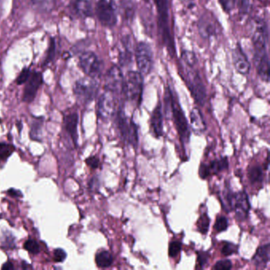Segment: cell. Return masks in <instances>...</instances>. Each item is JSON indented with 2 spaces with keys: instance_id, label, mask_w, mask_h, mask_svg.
<instances>
[{
  "instance_id": "cell-1",
  "label": "cell",
  "mask_w": 270,
  "mask_h": 270,
  "mask_svg": "<svg viewBox=\"0 0 270 270\" xmlns=\"http://www.w3.org/2000/svg\"><path fill=\"white\" fill-rule=\"evenodd\" d=\"M158 15V30L163 46L171 57L176 55L175 46L170 25L168 0H154Z\"/></svg>"
},
{
  "instance_id": "cell-2",
  "label": "cell",
  "mask_w": 270,
  "mask_h": 270,
  "mask_svg": "<svg viewBox=\"0 0 270 270\" xmlns=\"http://www.w3.org/2000/svg\"><path fill=\"white\" fill-rule=\"evenodd\" d=\"M183 69L184 71L185 81L193 99L196 104L203 106L207 98V92L198 71L195 69V66L185 64H183Z\"/></svg>"
},
{
  "instance_id": "cell-3",
  "label": "cell",
  "mask_w": 270,
  "mask_h": 270,
  "mask_svg": "<svg viewBox=\"0 0 270 270\" xmlns=\"http://www.w3.org/2000/svg\"><path fill=\"white\" fill-rule=\"evenodd\" d=\"M144 89V76L135 71H129L124 77L122 93L125 99L140 105Z\"/></svg>"
},
{
  "instance_id": "cell-4",
  "label": "cell",
  "mask_w": 270,
  "mask_h": 270,
  "mask_svg": "<svg viewBox=\"0 0 270 270\" xmlns=\"http://www.w3.org/2000/svg\"><path fill=\"white\" fill-rule=\"evenodd\" d=\"M225 210L235 212V217L238 220L242 221L246 219L251 210V204L248 194L244 191L232 193L226 190L224 193Z\"/></svg>"
},
{
  "instance_id": "cell-5",
  "label": "cell",
  "mask_w": 270,
  "mask_h": 270,
  "mask_svg": "<svg viewBox=\"0 0 270 270\" xmlns=\"http://www.w3.org/2000/svg\"><path fill=\"white\" fill-rule=\"evenodd\" d=\"M170 109L171 110L176 129H177V133H178L180 140H181L182 144L185 145L190 141V128L188 125L186 115H185L181 105L179 103L177 95L173 93L171 89H170Z\"/></svg>"
},
{
  "instance_id": "cell-6",
  "label": "cell",
  "mask_w": 270,
  "mask_h": 270,
  "mask_svg": "<svg viewBox=\"0 0 270 270\" xmlns=\"http://www.w3.org/2000/svg\"><path fill=\"white\" fill-rule=\"evenodd\" d=\"M118 125L120 133L125 142L128 143L136 148L138 146V128L132 119L127 118L122 106L118 109Z\"/></svg>"
},
{
  "instance_id": "cell-7",
  "label": "cell",
  "mask_w": 270,
  "mask_h": 270,
  "mask_svg": "<svg viewBox=\"0 0 270 270\" xmlns=\"http://www.w3.org/2000/svg\"><path fill=\"white\" fill-rule=\"evenodd\" d=\"M96 15L103 27H112L118 22V9L114 0H98L96 4Z\"/></svg>"
},
{
  "instance_id": "cell-8",
  "label": "cell",
  "mask_w": 270,
  "mask_h": 270,
  "mask_svg": "<svg viewBox=\"0 0 270 270\" xmlns=\"http://www.w3.org/2000/svg\"><path fill=\"white\" fill-rule=\"evenodd\" d=\"M135 59L140 73L142 74L143 76L151 73L154 64V59L152 49L149 44L141 41L137 44Z\"/></svg>"
},
{
  "instance_id": "cell-9",
  "label": "cell",
  "mask_w": 270,
  "mask_h": 270,
  "mask_svg": "<svg viewBox=\"0 0 270 270\" xmlns=\"http://www.w3.org/2000/svg\"><path fill=\"white\" fill-rule=\"evenodd\" d=\"M98 92V83L96 79L88 76L76 81L74 86V92L78 99L86 103L93 101Z\"/></svg>"
},
{
  "instance_id": "cell-10",
  "label": "cell",
  "mask_w": 270,
  "mask_h": 270,
  "mask_svg": "<svg viewBox=\"0 0 270 270\" xmlns=\"http://www.w3.org/2000/svg\"><path fill=\"white\" fill-rule=\"evenodd\" d=\"M79 64L80 69L88 77L97 79L102 73V63L93 52H85L79 56Z\"/></svg>"
},
{
  "instance_id": "cell-11",
  "label": "cell",
  "mask_w": 270,
  "mask_h": 270,
  "mask_svg": "<svg viewBox=\"0 0 270 270\" xmlns=\"http://www.w3.org/2000/svg\"><path fill=\"white\" fill-rule=\"evenodd\" d=\"M268 37V29H267L266 23L263 20H260L257 22L256 28H255V31L252 37L253 44L255 49V56L267 53Z\"/></svg>"
},
{
  "instance_id": "cell-12",
  "label": "cell",
  "mask_w": 270,
  "mask_h": 270,
  "mask_svg": "<svg viewBox=\"0 0 270 270\" xmlns=\"http://www.w3.org/2000/svg\"><path fill=\"white\" fill-rule=\"evenodd\" d=\"M124 77L121 69L118 65H114L108 71L105 76V89L112 93H122Z\"/></svg>"
},
{
  "instance_id": "cell-13",
  "label": "cell",
  "mask_w": 270,
  "mask_h": 270,
  "mask_svg": "<svg viewBox=\"0 0 270 270\" xmlns=\"http://www.w3.org/2000/svg\"><path fill=\"white\" fill-rule=\"evenodd\" d=\"M116 94L105 89L98 101V114L102 119H109L116 109Z\"/></svg>"
},
{
  "instance_id": "cell-14",
  "label": "cell",
  "mask_w": 270,
  "mask_h": 270,
  "mask_svg": "<svg viewBox=\"0 0 270 270\" xmlns=\"http://www.w3.org/2000/svg\"><path fill=\"white\" fill-rule=\"evenodd\" d=\"M42 83V74L38 72H32L30 78L26 83L27 85H26L24 93H23V102H27V103L33 102Z\"/></svg>"
},
{
  "instance_id": "cell-15",
  "label": "cell",
  "mask_w": 270,
  "mask_h": 270,
  "mask_svg": "<svg viewBox=\"0 0 270 270\" xmlns=\"http://www.w3.org/2000/svg\"><path fill=\"white\" fill-rule=\"evenodd\" d=\"M229 166L228 160L227 157L218 159V160H213L209 164H205L202 163L199 170V175L202 179H206L211 174H219L220 172L227 170Z\"/></svg>"
},
{
  "instance_id": "cell-16",
  "label": "cell",
  "mask_w": 270,
  "mask_h": 270,
  "mask_svg": "<svg viewBox=\"0 0 270 270\" xmlns=\"http://www.w3.org/2000/svg\"><path fill=\"white\" fill-rule=\"evenodd\" d=\"M234 66L239 73L248 75L251 70V63L240 44H238L232 52Z\"/></svg>"
},
{
  "instance_id": "cell-17",
  "label": "cell",
  "mask_w": 270,
  "mask_h": 270,
  "mask_svg": "<svg viewBox=\"0 0 270 270\" xmlns=\"http://www.w3.org/2000/svg\"><path fill=\"white\" fill-rule=\"evenodd\" d=\"M198 29L200 35L205 38H210L217 34L218 27L216 20L207 13L200 18Z\"/></svg>"
},
{
  "instance_id": "cell-18",
  "label": "cell",
  "mask_w": 270,
  "mask_h": 270,
  "mask_svg": "<svg viewBox=\"0 0 270 270\" xmlns=\"http://www.w3.org/2000/svg\"><path fill=\"white\" fill-rule=\"evenodd\" d=\"M132 39L125 36L121 40V49L119 53V64L121 67H127L132 61Z\"/></svg>"
},
{
  "instance_id": "cell-19",
  "label": "cell",
  "mask_w": 270,
  "mask_h": 270,
  "mask_svg": "<svg viewBox=\"0 0 270 270\" xmlns=\"http://www.w3.org/2000/svg\"><path fill=\"white\" fill-rule=\"evenodd\" d=\"M255 63L259 77L268 83L269 79V60L268 53L255 56Z\"/></svg>"
},
{
  "instance_id": "cell-20",
  "label": "cell",
  "mask_w": 270,
  "mask_h": 270,
  "mask_svg": "<svg viewBox=\"0 0 270 270\" xmlns=\"http://www.w3.org/2000/svg\"><path fill=\"white\" fill-rule=\"evenodd\" d=\"M151 126L153 133L156 138H160L163 134V116L161 104H159L151 114Z\"/></svg>"
},
{
  "instance_id": "cell-21",
  "label": "cell",
  "mask_w": 270,
  "mask_h": 270,
  "mask_svg": "<svg viewBox=\"0 0 270 270\" xmlns=\"http://www.w3.org/2000/svg\"><path fill=\"white\" fill-rule=\"evenodd\" d=\"M72 10L80 18H89L93 16V7L88 0H75L72 4Z\"/></svg>"
},
{
  "instance_id": "cell-22",
  "label": "cell",
  "mask_w": 270,
  "mask_h": 270,
  "mask_svg": "<svg viewBox=\"0 0 270 270\" xmlns=\"http://www.w3.org/2000/svg\"><path fill=\"white\" fill-rule=\"evenodd\" d=\"M270 243L261 245L253 257L252 261L258 268H264L269 261Z\"/></svg>"
},
{
  "instance_id": "cell-23",
  "label": "cell",
  "mask_w": 270,
  "mask_h": 270,
  "mask_svg": "<svg viewBox=\"0 0 270 270\" xmlns=\"http://www.w3.org/2000/svg\"><path fill=\"white\" fill-rule=\"evenodd\" d=\"M78 122H79V117L78 114H72L68 115L66 118H64V125L65 128L67 130V132H69V135L72 138L75 145H77L78 142V133H77V127Z\"/></svg>"
},
{
  "instance_id": "cell-24",
  "label": "cell",
  "mask_w": 270,
  "mask_h": 270,
  "mask_svg": "<svg viewBox=\"0 0 270 270\" xmlns=\"http://www.w3.org/2000/svg\"><path fill=\"white\" fill-rule=\"evenodd\" d=\"M191 125L195 132H203L206 130V125L201 112L197 108H194L190 112Z\"/></svg>"
},
{
  "instance_id": "cell-25",
  "label": "cell",
  "mask_w": 270,
  "mask_h": 270,
  "mask_svg": "<svg viewBox=\"0 0 270 270\" xmlns=\"http://www.w3.org/2000/svg\"><path fill=\"white\" fill-rule=\"evenodd\" d=\"M95 261L99 268H109L112 265L114 258L109 251H102L97 254Z\"/></svg>"
},
{
  "instance_id": "cell-26",
  "label": "cell",
  "mask_w": 270,
  "mask_h": 270,
  "mask_svg": "<svg viewBox=\"0 0 270 270\" xmlns=\"http://www.w3.org/2000/svg\"><path fill=\"white\" fill-rule=\"evenodd\" d=\"M248 178L251 184H258L263 180V169L261 166L255 165L248 169Z\"/></svg>"
},
{
  "instance_id": "cell-27",
  "label": "cell",
  "mask_w": 270,
  "mask_h": 270,
  "mask_svg": "<svg viewBox=\"0 0 270 270\" xmlns=\"http://www.w3.org/2000/svg\"><path fill=\"white\" fill-rule=\"evenodd\" d=\"M209 225H210V219H209L207 213L206 212L202 213L199 217L198 220H197V223H196L199 232L202 235H206L209 232Z\"/></svg>"
},
{
  "instance_id": "cell-28",
  "label": "cell",
  "mask_w": 270,
  "mask_h": 270,
  "mask_svg": "<svg viewBox=\"0 0 270 270\" xmlns=\"http://www.w3.org/2000/svg\"><path fill=\"white\" fill-rule=\"evenodd\" d=\"M55 56H56V41H55L54 38L51 37L49 40V48L47 49V53H46V56L43 65L47 66L49 63L53 61Z\"/></svg>"
},
{
  "instance_id": "cell-29",
  "label": "cell",
  "mask_w": 270,
  "mask_h": 270,
  "mask_svg": "<svg viewBox=\"0 0 270 270\" xmlns=\"http://www.w3.org/2000/svg\"><path fill=\"white\" fill-rule=\"evenodd\" d=\"M14 151V146L7 144V143H0V160H7Z\"/></svg>"
},
{
  "instance_id": "cell-30",
  "label": "cell",
  "mask_w": 270,
  "mask_h": 270,
  "mask_svg": "<svg viewBox=\"0 0 270 270\" xmlns=\"http://www.w3.org/2000/svg\"><path fill=\"white\" fill-rule=\"evenodd\" d=\"M239 251V246L232 243V242H226L221 248V253L225 257L231 256V255L237 254Z\"/></svg>"
},
{
  "instance_id": "cell-31",
  "label": "cell",
  "mask_w": 270,
  "mask_h": 270,
  "mask_svg": "<svg viewBox=\"0 0 270 270\" xmlns=\"http://www.w3.org/2000/svg\"><path fill=\"white\" fill-rule=\"evenodd\" d=\"M41 127H42V121H34L33 125H32L31 132H30V137H31L32 140H34V141L40 140Z\"/></svg>"
},
{
  "instance_id": "cell-32",
  "label": "cell",
  "mask_w": 270,
  "mask_h": 270,
  "mask_svg": "<svg viewBox=\"0 0 270 270\" xmlns=\"http://www.w3.org/2000/svg\"><path fill=\"white\" fill-rule=\"evenodd\" d=\"M228 228V219L225 216H220L216 219L214 229L217 233L224 232Z\"/></svg>"
},
{
  "instance_id": "cell-33",
  "label": "cell",
  "mask_w": 270,
  "mask_h": 270,
  "mask_svg": "<svg viewBox=\"0 0 270 270\" xmlns=\"http://www.w3.org/2000/svg\"><path fill=\"white\" fill-rule=\"evenodd\" d=\"M25 250H27L30 254L37 255L40 252V245L37 241L34 239H29L24 244Z\"/></svg>"
},
{
  "instance_id": "cell-34",
  "label": "cell",
  "mask_w": 270,
  "mask_h": 270,
  "mask_svg": "<svg viewBox=\"0 0 270 270\" xmlns=\"http://www.w3.org/2000/svg\"><path fill=\"white\" fill-rule=\"evenodd\" d=\"M182 251V243L179 241H173L169 245V256L175 258Z\"/></svg>"
},
{
  "instance_id": "cell-35",
  "label": "cell",
  "mask_w": 270,
  "mask_h": 270,
  "mask_svg": "<svg viewBox=\"0 0 270 270\" xmlns=\"http://www.w3.org/2000/svg\"><path fill=\"white\" fill-rule=\"evenodd\" d=\"M32 72L28 68H25L22 69L18 77L16 79V83L18 85H23L27 83L29 78H30V75H31Z\"/></svg>"
},
{
  "instance_id": "cell-36",
  "label": "cell",
  "mask_w": 270,
  "mask_h": 270,
  "mask_svg": "<svg viewBox=\"0 0 270 270\" xmlns=\"http://www.w3.org/2000/svg\"><path fill=\"white\" fill-rule=\"evenodd\" d=\"M232 268V261L230 260L224 259L217 261L212 268L215 270H229Z\"/></svg>"
},
{
  "instance_id": "cell-37",
  "label": "cell",
  "mask_w": 270,
  "mask_h": 270,
  "mask_svg": "<svg viewBox=\"0 0 270 270\" xmlns=\"http://www.w3.org/2000/svg\"><path fill=\"white\" fill-rule=\"evenodd\" d=\"M219 4L225 12L230 13L235 8V0H219Z\"/></svg>"
},
{
  "instance_id": "cell-38",
  "label": "cell",
  "mask_w": 270,
  "mask_h": 270,
  "mask_svg": "<svg viewBox=\"0 0 270 270\" xmlns=\"http://www.w3.org/2000/svg\"><path fill=\"white\" fill-rule=\"evenodd\" d=\"M124 12L125 14V18H132L133 15V7H132V3L130 2V0H124Z\"/></svg>"
},
{
  "instance_id": "cell-39",
  "label": "cell",
  "mask_w": 270,
  "mask_h": 270,
  "mask_svg": "<svg viewBox=\"0 0 270 270\" xmlns=\"http://www.w3.org/2000/svg\"><path fill=\"white\" fill-rule=\"evenodd\" d=\"M66 258H67V253L65 252L64 250L61 248L55 250L54 260L56 262H63Z\"/></svg>"
},
{
  "instance_id": "cell-40",
  "label": "cell",
  "mask_w": 270,
  "mask_h": 270,
  "mask_svg": "<svg viewBox=\"0 0 270 270\" xmlns=\"http://www.w3.org/2000/svg\"><path fill=\"white\" fill-rule=\"evenodd\" d=\"M197 260H198V265H200V268H203L205 265L208 263L209 260V254L208 252H198V256H197Z\"/></svg>"
},
{
  "instance_id": "cell-41",
  "label": "cell",
  "mask_w": 270,
  "mask_h": 270,
  "mask_svg": "<svg viewBox=\"0 0 270 270\" xmlns=\"http://www.w3.org/2000/svg\"><path fill=\"white\" fill-rule=\"evenodd\" d=\"M86 164L92 169L98 168L99 166V160L96 156L89 157L86 160Z\"/></svg>"
},
{
  "instance_id": "cell-42",
  "label": "cell",
  "mask_w": 270,
  "mask_h": 270,
  "mask_svg": "<svg viewBox=\"0 0 270 270\" xmlns=\"http://www.w3.org/2000/svg\"><path fill=\"white\" fill-rule=\"evenodd\" d=\"M240 11L243 12L244 14H245L248 10V4H249V2H248V0H240Z\"/></svg>"
},
{
  "instance_id": "cell-43",
  "label": "cell",
  "mask_w": 270,
  "mask_h": 270,
  "mask_svg": "<svg viewBox=\"0 0 270 270\" xmlns=\"http://www.w3.org/2000/svg\"><path fill=\"white\" fill-rule=\"evenodd\" d=\"M7 193L10 195V196H14V197H19V196H22L21 191L19 190H14V189H10Z\"/></svg>"
},
{
  "instance_id": "cell-44",
  "label": "cell",
  "mask_w": 270,
  "mask_h": 270,
  "mask_svg": "<svg viewBox=\"0 0 270 270\" xmlns=\"http://www.w3.org/2000/svg\"><path fill=\"white\" fill-rule=\"evenodd\" d=\"M14 268V265H13V264L11 263V262H10V261H7V262L4 263L2 266L3 270H13Z\"/></svg>"
},
{
  "instance_id": "cell-45",
  "label": "cell",
  "mask_w": 270,
  "mask_h": 270,
  "mask_svg": "<svg viewBox=\"0 0 270 270\" xmlns=\"http://www.w3.org/2000/svg\"><path fill=\"white\" fill-rule=\"evenodd\" d=\"M28 268V264L26 263L25 261H23L22 262V268H24V269H26V268Z\"/></svg>"
},
{
  "instance_id": "cell-46",
  "label": "cell",
  "mask_w": 270,
  "mask_h": 270,
  "mask_svg": "<svg viewBox=\"0 0 270 270\" xmlns=\"http://www.w3.org/2000/svg\"><path fill=\"white\" fill-rule=\"evenodd\" d=\"M258 1H261V2H265L266 0H258Z\"/></svg>"
}]
</instances>
